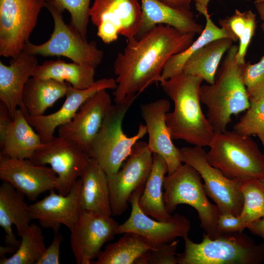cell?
I'll return each instance as SVG.
<instances>
[{"label":"cell","mask_w":264,"mask_h":264,"mask_svg":"<svg viewBox=\"0 0 264 264\" xmlns=\"http://www.w3.org/2000/svg\"><path fill=\"white\" fill-rule=\"evenodd\" d=\"M195 35L158 24L139 38L127 39L126 45L114 63L117 76L114 102L119 103L127 96L139 95L153 84L159 82L168 60L187 48Z\"/></svg>","instance_id":"1"},{"label":"cell","mask_w":264,"mask_h":264,"mask_svg":"<svg viewBox=\"0 0 264 264\" xmlns=\"http://www.w3.org/2000/svg\"><path fill=\"white\" fill-rule=\"evenodd\" d=\"M203 81L200 78L182 72L159 82L174 104L173 111L166 115L172 138L201 147L209 146L215 133L200 105Z\"/></svg>","instance_id":"2"},{"label":"cell","mask_w":264,"mask_h":264,"mask_svg":"<svg viewBox=\"0 0 264 264\" xmlns=\"http://www.w3.org/2000/svg\"><path fill=\"white\" fill-rule=\"evenodd\" d=\"M238 46L232 45L219 67L212 84L201 85L200 98L207 108L206 116L215 132L227 130L233 115L250 106L243 79V66L236 59Z\"/></svg>","instance_id":"3"},{"label":"cell","mask_w":264,"mask_h":264,"mask_svg":"<svg viewBox=\"0 0 264 264\" xmlns=\"http://www.w3.org/2000/svg\"><path fill=\"white\" fill-rule=\"evenodd\" d=\"M185 248L176 254L178 264H260L264 261V243L256 244L243 232L220 234L214 239L204 232L196 243L188 236Z\"/></svg>","instance_id":"4"},{"label":"cell","mask_w":264,"mask_h":264,"mask_svg":"<svg viewBox=\"0 0 264 264\" xmlns=\"http://www.w3.org/2000/svg\"><path fill=\"white\" fill-rule=\"evenodd\" d=\"M208 147V162L228 178L264 177V154L251 136L234 130L215 132Z\"/></svg>","instance_id":"5"},{"label":"cell","mask_w":264,"mask_h":264,"mask_svg":"<svg viewBox=\"0 0 264 264\" xmlns=\"http://www.w3.org/2000/svg\"><path fill=\"white\" fill-rule=\"evenodd\" d=\"M138 96H127L120 103L110 106L88 152L89 157L95 159L107 174L119 170L133 146L147 133L146 126L142 123L137 132L132 136H127L122 129L125 115Z\"/></svg>","instance_id":"6"},{"label":"cell","mask_w":264,"mask_h":264,"mask_svg":"<svg viewBox=\"0 0 264 264\" xmlns=\"http://www.w3.org/2000/svg\"><path fill=\"white\" fill-rule=\"evenodd\" d=\"M201 176L191 165L182 164L164 180L163 199L166 211L171 214L176 206L188 204L197 211L200 226L204 232L214 239L220 234L217 230L219 210L207 198Z\"/></svg>","instance_id":"7"},{"label":"cell","mask_w":264,"mask_h":264,"mask_svg":"<svg viewBox=\"0 0 264 264\" xmlns=\"http://www.w3.org/2000/svg\"><path fill=\"white\" fill-rule=\"evenodd\" d=\"M45 7L54 22V29L50 38L40 44H35L28 41L23 51L44 57H66L73 62L96 68L104 56V52L97 47L96 43L88 42L70 24H66L63 20L62 13L57 9L47 3Z\"/></svg>","instance_id":"8"},{"label":"cell","mask_w":264,"mask_h":264,"mask_svg":"<svg viewBox=\"0 0 264 264\" xmlns=\"http://www.w3.org/2000/svg\"><path fill=\"white\" fill-rule=\"evenodd\" d=\"M153 154L148 143L137 141L116 173L107 175L112 216H120L136 193L142 194L151 171Z\"/></svg>","instance_id":"9"},{"label":"cell","mask_w":264,"mask_h":264,"mask_svg":"<svg viewBox=\"0 0 264 264\" xmlns=\"http://www.w3.org/2000/svg\"><path fill=\"white\" fill-rule=\"evenodd\" d=\"M44 0H0V55L13 58L23 49Z\"/></svg>","instance_id":"10"},{"label":"cell","mask_w":264,"mask_h":264,"mask_svg":"<svg viewBox=\"0 0 264 264\" xmlns=\"http://www.w3.org/2000/svg\"><path fill=\"white\" fill-rule=\"evenodd\" d=\"M180 151L182 162L193 167L203 178L205 193L215 203L220 214L239 216L243 204L241 180L228 178L219 169L211 165L203 147H183Z\"/></svg>","instance_id":"11"},{"label":"cell","mask_w":264,"mask_h":264,"mask_svg":"<svg viewBox=\"0 0 264 264\" xmlns=\"http://www.w3.org/2000/svg\"><path fill=\"white\" fill-rule=\"evenodd\" d=\"M90 158L88 153L78 145L58 136L43 143L29 159L36 164L50 165L58 177L56 190L66 196L81 176Z\"/></svg>","instance_id":"12"},{"label":"cell","mask_w":264,"mask_h":264,"mask_svg":"<svg viewBox=\"0 0 264 264\" xmlns=\"http://www.w3.org/2000/svg\"><path fill=\"white\" fill-rule=\"evenodd\" d=\"M140 0H94L89 16L97 27V36L105 44L116 41L119 36L135 37L141 22Z\"/></svg>","instance_id":"13"},{"label":"cell","mask_w":264,"mask_h":264,"mask_svg":"<svg viewBox=\"0 0 264 264\" xmlns=\"http://www.w3.org/2000/svg\"><path fill=\"white\" fill-rule=\"evenodd\" d=\"M119 223L111 216L81 210L70 229V246L78 264H90L105 243L113 239Z\"/></svg>","instance_id":"14"},{"label":"cell","mask_w":264,"mask_h":264,"mask_svg":"<svg viewBox=\"0 0 264 264\" xmlns=\"http://www.w3.org/2000/svg\"><path fill=\"white\" fill-rule=\"evenodd\" d=\"M141 194L136 193L131 198L130 216L124 222L119 225L116 235L127 232L136 233L154 248L170 243L177 237L183 239L188 236L191 224L186 217L176 213L166 220L152 219L138 205V200Z\"/></svg>","instance_id":"15"},{"label":"cell","mask_w":264,"mask_h":264,"mask_svg":"<svg viewBox=\"0 0 264 264\" xmlns=\"http://www.w3.org/2000/svg\"><path fill=\"white\" fill-rule=\"evenodd\" d=\"M0 178L10 183L29 200L56 189L58 177L51 167L33 163L29 159L12 158L0 154Z\"/></svg>","instance_id":"16"},{"label":"cell","mask_w":264,"mask_h":264,"mask_svg":"<svg viewBox=\"0 0 264 264\" xmlns=\"http://www.w3.org/2000/svg\"><path fill=\"white\" fill-rule=\"evenodd\" d=\"M111 105L106 90L97 92L81 105L70 122L58 127V136L73 142L88 153Z\"/></svg>","instance_id":"17"},{"label":"cell","mask_w":264,"mask_h":264,"mask_svg":"<svg viewBox=\"0 0 264 264\" xmlns=\"http://www.w3.org/2000/svg\"><path fill=\"white\" fill-rule=\"evenodd\" d=\"M116 87L115 79L111 78L99 79L91 87L83 89L75 88L68 83L66 100L59 110L48 115L25 116L40 135L42 142L46 143L55 137L56 128L70 122L88 98L100 90L114 89Z\"/></svg>","instance_id":"18"},{"label":"cell","mask_w":264,"mask_h":264,"mask_svg":"<svg viewBox=\"0 0 264 264\" xmlns=\"http://www.w3.org/2000/svg\"><path fill=\"white\" fill-rule=\"evenodd\" d=\"M171 107L169 100L160 99L140 106L149 136L148 146L153 153L160 155L166 161L168 174L175 172L182 164L180 149L174 144L166 121Z\"/></svg>","instance_id":"19"},{"label":"cell","mask_w":264,"mask_h":264,"mask_svg":"<svg viewBox=\"0 0 264 264\" xmlns=\"http://www.w3.org/2000/svg\"><path fill=\"white\" fill-rule=\"evenodd\" d=\"M81 180L76 183L67 195L56 194L54 190L41 200L29 205L31 220H37L42 227L59 231L61 225L69 230L77 220L81 208L80 204Z\"/></svg>","instance_id":"20"},{"label":"cell","mask_w":264,"mask_h":264,"mask_svg":"<svg viewBox=\"0 0 264 264\" xmlns=\"http://www.w3.org/2000/svg\"><path fill=\"white\" fill-rule=\"evenodd\" d=\"M11 58L8 66L0 61V101L6 105L13 118L18 107L23 112V89L39 64L35 55L24 51Z\"/></svg>","instance_id":"21"},{"label":"cell","mask_w":264,"mask_h":264,"mask_svg":"<svg viewBox=\"0 0 264 264\" xmlns=\"http://www.w3.org/2000/svg\"><path fill=\"white\" fill-rule=\"evenodd\" d=\"M142 17L139 32L135 38L158 24L172 26L184 33L200 34L204 26L196 22L191 11L170 7L158 0H140Z\"/></svg>","instance_id":"22"},{"label":"cell","mask_w":264,"mask_h":264,"mask_svg":"<svg viewBox=\"0 0 264 264\" xmlns=\"http://www.w3.org/2000/svg\"><path fill=\"white\" fill-rule=\"evenodd\" d=\"M24 195L10 183L3 181L0 186V225L4 229L5 243L16 249L20 242L13 232L14 224L21 237L30 225L29 205L24 200Z\"/></svg>","instance_id":"23"},{"label":"cell","mask_w":264,"mask_h":264,"mask_svg":"<svg viewBox=\"0 0 264 264\" xmlns=\"http://www.w3.org/2000/svg\"><path fill=\"white\" fill-rule=\"evenodd\" d=\"M80 178L81 209L111 216L107 175L100 164L90 158Z\"/></svg>","instance_id":"24"},{"label":"cell","mask_w":264,"mask_h":264,"mask_svg":"<svg viewBox=\"0 0 264 264\" xmlns=\"http://www.w3.org/2000/svg\"><path fill=\"white\" fill-rule=\"evenodd\" d=\"M18 109L6 131L0 154L18 159H30L42 144L41 139Z\"/></svg>","instance_id":"25"},{"label":"cell","mask_w":264,"mask_h":264,"mask_svg":"<svg viewBox=\"0 0 264 264\" xmlns=\"http://www.w3.org/2000/svg\"><path fill=\"white\" fill-rule=\"evenodd\" d=\"M68 85L66 82L30 77L22 91L23 113L33 116L43 115L47 109L66 96Z\"/></svg>","instance_id":"26"},{"label":"cell","mask_w":264,"mask_h":264,"mask_svg":"<svg viewBox=\"0 0 264 264\" xmlns=\"http://www.w3.org/2000/svg\"><path fill=\"white\" fill-rule=\"evenodd\" d=\"M153 154L152 168L138 204L145 214L156 220L164 221L172 216L166 211L163 199L164 180L168 168L166 161L160 155Z\"/></svg>","instance_id":"27"},{"label":"cell","mask_w":264,"mask_h":264,"mask_svg":"<svg viewBox=\"0 0 264 264\" xmlns=\"http://www.w3.org/2000/svg\"><path fill=\"white\" fill-rule=\"evenodd\" d=\"M95 69L87 65L74 62L67 63L58 59L46 61L41 65H38L32 77L66 82L75 88L83 89L91 87L95 82Z\"/></svg>","instance_id":"28"},{"label":"cell","mask_w":264,"mask_h":264,"mask_svg":"<svg viewBox=\"0 0 264 264\" xmlns=\"http://www.w3.org/2000/svg\"><path fill=\"white\" fill-rule=\"evenodd\" d=\"M233 42L226 38L209 42L188 59L182 72L200 78L208 84H213L222 58Z\"/></svg>","instance_id":"29"},{"label":"cell","mask_w":264,"mask_h":264,"mask_svg":"<svg viewBox=\"0 0 264 264\" xmlns=\"http://www.w3.org/2000/svg\"><path fill=\"white\" fill-rule=\"evenodd\" d=\"M205 18L206 23L198 37L185 50L172 56L166 62L162 72L160 81L167 80L181 73L188 59L209 42L218 39L224 38L230 39L235 42L238 40L226 28L218 26L213 22L210 16Z\"/></svg>","instance_id":"30"},{"label":"cell","mask_w":264,"mask_h":264,"mask_svg":"<svg viewBox=\"0 0 264 264\" xmlns=\"http://www.w3.org/2000/svg\"><path fill=\"white\" fill-rule=\"evenodd\" d=\"M153 248L140 235L127 232L118 241L108 244L91 264H135L140 257Z\"/></svg>","instance_id":"31"},{"label":"cell","mask_w":264,"mask_h":264,"mask_svg":"<svg viewBox=\"0 0 264 264\" xmlns=\"http://www.w3.org/2000/svg\"><path fill=\"white\" fill-rule=\"evenodd\" d=\"M21 238L16 252L9 258H0V264H36L46 248L41 228L30 224Z\"/></svg>","instance_id":"32"},{"label":"cell","mask_w":264,"mask_h":264,"mask_svg":"<svg viewBox=\"0 0 264 264\" xmlns=\"http://www.w3.org/2000/svg\"><path fill=\"white\" fill-rule=\"evenodd\" d=\"M240 189L243 204L239 216L247 226L264 217V190L260 180L249 177L241 180Z\"/></svg>","instance_id":"33"},{"label":"cell","mask_w":264,"mask_h":264,"mask_svg":"<svg viewBox=\"0 0 264 264\" xmlns=\"http://www.w3.org/2000/svg\"><path fill=\"white\" fill-rule=\"evenodd\" d=\"M59 11L63 13L66 10L70 14V25L81 36L87 40L88 25L90 11V0H44Z\"/></svg>","instance_id":"34"},{"label":"cell","mask_w":264,"mask_h":264,"mask_svg":"<svg viewBox=\"0 0 264 264\" xmlns=\"http://www.w3.org/2000/svg\"><path fill=\"white\" fill-rule=\"evenodd\" d=\"M233 130L244 135L257 136L264 153V97L250 103L249 108L233 126Z\"/></svg>","instance_id":"35"},{"label":"cell","mask_w":264,"mask_h":264,"mask_svg":"<svg viewBox=\"0 0 264 264\" xmlns=\"http://www.w3.org/2000/svg\"><path fill=\"white\" fill-rule=\"evenodd\" d=\"M243 79L250 103L264 97V55L256 63L245 62Z\"/></svg>","instance_id":"36"},{"label":"cell","mask_w":264,"mask_h":264,"mask_svg":"<svg viewBox=\"0 0 264 264\" xmlns=\"http://www.w3.org/2000/svg\"><path fill=\"white\" fill-rule=\"evenodd\" d=\"M179 240H174L154 247L142 255L137 260V264H176V249Z\"/></svg>","instance_id":"37"},{"label":"cell","mask_w":264,"mask_h":264,"mask_svg":"<svg viewBox=\"0 0 264 264\" xmlns=\"http://www.w3.org/2000/svg\"><path fill=\"white\" fill-rule=\"evenodd\" d=\"M245 12V26L241 37L239 39V45L236 56L237 61L240 64H244L246 62L245 57L256 26V14L250 10Z\"/></svg>","instance_id":"38"},{"label":"cell","mask_w":264,"mask_h":264,"mask_svg":"<svg viewBox=\"0 0 264 264\" xmlns=\"http://www.w3.org/2000/svg\"><path fill=\"white\" fill-rule=\"evenodd\" d=\"M246 226L239 215L219 214L217 221V230L219 234L243 232Z\"/></svg>","instance_id":"39"},{"label":"cell","mask_w":264,"mask_h":264,"mask_svg":"<svg viewBox=\"0 0 264 264\" xmlns=\"http://www.w3.org/2000/svg\"><path fill=\"white\" fill-rule=\"evenodd\" d=\"M63 240V237L58 231L54 232L53 239L51 244L46 248L36 264H60V246Z\"/></svg>","instance_id":"40"},{"label":"cell","mask_w":264,"mask_h":264,"mask_svg":"<svg viewBox=\"0 0 264 264\" xmlns=\"http://www.w3.org/2000/svg\"><path fill=\"white\" fill-rule=\"evenodd\" d=\"M245 11L236 9L231 16L220 21V26L230 31L238 40L241 37L245 26Z\"/></svg>","instance_id":"41"},{"label":"cell","mask_w":264,"mask_h":264,"mask_svg":"<svg viewBox=\"0 0 264 264\" xmlns=\"http://www.w3.org/2000/svg\"><path fill=\"white\" fill-rule=\"evenodd\" d=\"M12 119L7 107L0 101V146L2 144L6 131Z\"/></svg>","instance_id":"42"},{"label":"cell","mask_w":264,"mask_h":264,"mask_svg":"<svg viewBox=\"0 0 264 264\" xmlns=\"http://www.w3.org/2000/svg\"><path fill=\"white\" fill-rule=\"evenodd\" d=\"M172 8L183 11H191V3L194 0H158Z\"/></svg>","instance_id":"43"},{"label":"cell","mask_w":264,"mask_h":264,"mask_svg":"<svg viewBox=\"0 0 264 264\" xmlns=\"http://www.w3.org/2000/svg\"><path fill=\"white\" fill-rule=\"evenodd\" d=\"M247 228L254 235L261 237L264 243V217L251 222Z\"/></svg>","instance_id":"44"},{"label":"cell","mask_w":264,"mask_h":264,"mask_svg":"<svg viewBox=\"0 0 264 264\" xmlns=\"http://www.w3.org/2000/svg\"><path fill=\"white\" fill-rule=\"evenodd\" d=\"M195 2L196 10L204 17L209 16L208 11V5L210 0H194Z\"/></svg>","instance_id":"45"},{"label":"cell","mask_w":264,"mask_h":264,"mask_svg":"<svg viewBox=\"0 0 264 264\" xmlns=\"http://www.w3.org/2000/svg\"><path fill=\"white\" fill-rule=\"evenodd\" d=\"M254 4L260 19L263 21L261 24V28L264 31V1L254 2Z\"/></svg>","instance_id":"46"},{"label":"cell","mask_w":264,"mask_h":264,"mask_svg":"<svg viewBox=\"0 0 264 264\" xmlns=\"http://www.w3.org/2000/svg\"><path fill=\"white\" fill-rule=\"evenodd\" d=\"M260 181L261 184V185L262 186V187H263V189L264 190V177L263 178L261 179H260Z\"/></svg>","instance_id":"47"},{"label":"cell","mask_w":264,"mask_h":264,"mask_svg":"<svg viewBox=\"0 0 264 264\" xmlns=\"http://www.w3.org/2000/svg\"><path fill=\"white\" fill-rule=\"evenodd\" d=\"M261 1H264V0H256L255 2H261Z\"/></svg>","instance_id":"48"}]
</instances>
